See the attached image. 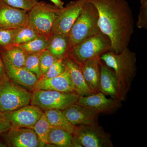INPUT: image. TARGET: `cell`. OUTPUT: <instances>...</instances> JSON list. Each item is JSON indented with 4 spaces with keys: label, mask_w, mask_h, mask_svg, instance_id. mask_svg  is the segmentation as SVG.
Here are the masks:
<instances>
[{
    "label": "cell",
    "mask_w": 147,
    "mask_h": 147,
    "mask_svg": "<svg viewBox=\"0 0 147 147\" xmlns=\"http://www.w3.org/2000/svg\"><path fill=\"white\" fill-rule=\"evenodd\" d=\"M45 116L51 127L60 129L73 134L75 126L65 117L62 111L57 110H45Z\"/></svg>",
    "instance_id": "44dd1931"
},
{
    "label": "cell",
    "mask_w": 147,
    "mask_h": 147,
    "mask_svg": "<svg viewBox=\"0 0 147 147\" xmlns=\"http://www.w3.org/2000/svg\"><path fill=\"white\" fill-rule=\"evenodd\" d=\"M51 128V127L44 113L33 129L37 135L39 147H44L48 145L47 137Z\"/></svg>",
    "instance_id": "d4e9b609"
},
{
    "label": "cell",
    "mask_w": 147,
    "mask_h": 147,
    "mask_svg": "<svg viewBox=\"0 0 147 147\" xmlns=\"http://www.w3.org/2000/svg\"><path fill=\"white\" fill-rule=\"evenodd\" d=\"M41 53L27 54L24 65L28 70L35 74L38 79L42 77L39 64V58Z\"/></svg>",
    "instance_id": "4316f807"
},
{
    "label": "cell",
    "mask_w": 147,
    "mask_h": 147,
    "mask_svg": "<svg viewBox=\"0 0 147 147\" xmlns=\"http://www.w3.org/2000/svg\"><path fill=\"white\" fill-rule=\"evenodd\" d=\"M48 38L45 35L39 34L30 42L18 45L27 54L40 53L47 49Z\"/></svg>",
    "instance_id": "cb8c5ba5"
},
{
    "label": "cell",
    "mask_w": 147,
    "mask_h": 147,
    "mask_svg": "<svg viewBox=\"0 0 147 147\" xmlns=\"http://www.w3.org/2000/svg\"><path fill=\"white\" fill-rule=\"evenodd\" d=\"M86 2V0H75L64 7L55 21L51 35H68Z\"/></svg>",
    "instance_id": "9c48e42d"
},
{
    "label": "cell",
    "mask_w": 147,
    "mask_h": 147,
    "mask_svg": "<svg viewBox=\"0 0 147 147\" xmlns=\"http://www.w3.org/2000/svg\"><path fill=\"white\" fill-rule=\"evenodd\" d=\"M2 57L12 65L24 67L27 54L19 45H13L7 49L0 50Z\"/></svg>",
    "instance_id": "603a6c76"
},
{
    "label": "cell",
    "mask_w": 147,
    "mask_h": 147,
    "mask_svg": "<svg viewBox=\"0 0 147 147\" xmlns=\"http://www.w3.org/2000/svg\"><path fill=\"white\" fill-rule=\"evenodd\" d=\"M0 1L12 7L28 11L38 2V0H0Z\"/></svg>",
    "instance_id": "4dcf8cb0"
},
{
    "label": "cell",
    "mask_w": 147,
    "mask_h": 147,
    "mask_svg": "<svg viewBox=\"0 0 147 147\" xmlns=\"http://www.w3.org/2000/svg\"><path fill=\"white\" fill-rule=\"evenodd\" d=\"M66 69V66L64 61V58L57 59L51 66L47 73L40 78L49 79L56 77L63 73Z\"/></svg>",
    "instance_id": "f1b7e54d"
},
{
    "label": "cell",
    "mask_w": 147,
    "mask_h": 147,
    "mask_svg": "<svg viewBox=\"0 0 147 147\" xmlns=\"http://www.w3.org/2000/svg\"><path fill=\"white\" fill-rule=\"evenodd\" d=\"M107 66L113 69L117 81L119 100H126L137 72V55L128 47L119 53L113 51L104 53L100 57Z\"/></svg>",
    "instance_id": "7a4b0ae2"
},
{
    "label": "cell",
    "mask_w": 147,
    "mask_h": 147,
    "mask_svg": "<svg viewBox=\"0 0 147 147\" xmlns=\"http://www.w3.org/2000/svg\"><path fill=\"white\" fill-rule=\"evenodd\" d=\"M54 3V5L57 6L58 8L62 9L64 7V3L61 0H50Z\"/></svg>",
    "instance_id": "e575fe53"
},
{
    "label": "cell",
    "mask_w": 147,
    "mask_h": 147,
    "mask_svg": "<svg viewBox=\"0 0 147 147\" xmlns=\"http://www.w3.org/2000/svg\"><path fill=\"white\" fill-rule=\"evenodd\" d=\"M43 113L38 106L28 105L14 111L3 114L10 123L11 127L34 129Z\"/></svg>",
    "instance_id": "30bf717a"
},
{
    "label": "cell",
    "mask_w": 147,
    "mask_h": 147,
    "mask_svg": "<svg viewBox=\"0 0 147 147\" xmlns=\"http://www.w3.org/2000/svg\"><path fill=\"white\" fill-rule=\"evenodd\" d=\"M69 44L68 35H53L48 38L46 50L57 59L64 58L68 52Z\"/></svg>",
    "instance_id": "ffe728a7"
},
{
    "label": "cell",
    "mask_w": 147,
    "mask_h": 147,
    "mask_svg": "<svg viewBox=\"0 0 147 147\" xmlns=\"http://www.w3.org/2000/svg\"><path fill=\"white\" fill-rule=\"evenodd\" d=\"M11 127L10 123L5 117L3 113H0V134L7 132Z\"/></svg>",
    "instance_id": "d6a6232c"
},
{
    "label": "cell",
    "mask_w": 147,
    "mask_h": 147,
    "mask_svg": "<svg viewBox=\"0 0 147 147\" xmlns=\"http://www.w3.org/2000/svg\"><path fill=\"white\" fill-rule=\"evenodd\" d=\"M34 88L36 90L76 93L67 67L65 71L59 76L49 79L40 78L38 79Z\"/></svg>",
    "instance_id": "9a60e30c"
},
{
    "label": "cell",
    "mask_w": 147,
    "mask_h": 147,
    "mask_svg": "<svg viewBox=\"0 0 147 147\" xmlns=\"http://www.w3.org/2000/svg\"><path fill=\"white\" fill-rule=\"evenodd\" d=\"M39 34L28 26L17 28L14 34L13 44L18 45L30 42Z\"/></svg>",
    "instance_id": "484cf974"
},
{
    "label": "cell",
    "mask_w": 147,
    "mask_h": 147,
    "mask_svg": "<svg viewBox=\"0 0 147 147\" xmlns=\"http://www.w3.org/2000/svg\"><path fill=\"white\" fill-rule=\"evenodd\" d=\"M74 139L73 134L68 131L53 128L50 129L48 137V144L54 145L57 147H72Z\"/></svg>",
    "instance_id": "7402d4cb"
},
{
    "label": "cell",
    "mask_w": 147,
    "mask_h": 147,
    "mask_svg": "<svg viewBox=\"0 0 147 147\" xmlns=\"http://www.w3.org/2000/svg\"><path fill=\"white\" fill-rule=\"evenodd\" d=\"M5 134V138L9 146L39 147L37 135L33 129L11 127Z\"/></svg>",
    "instance_id": "4fadbf2b"
},
{
    "label": "cell",
    "mask_w": 147,
    "mask_h": 147,
    "mask_svg": "<svg viewBox=\"0 0 147 147\" xmlns=\"http://www.w3.org/2000/svg\"><path fill=\"white\" fill-rule=\"evenodd\" d=\"M62 113L69 121L74 126L98 124V113L77 103L67 108L62 111Z\"/></svg>",
    "instance_id": "7c38bea8"
},
{
    "label": "cell",
    "mask_w": 147,
    "mask_h": 147,
    "mask_svg": "<svg viewBox=\"0 0 147 147\" xmlns=\"http://www.w3.org/2000/svg\"><path fill=\"white\" fill-rule=\"evenodd\" d=\"M100 57L96 56L90 58L80 66L86 83L94 93L100 92Z\"/></svg>",
    "instance_id": "e0dca14e"
},
{
    "label": "cell",
    "mask_w": 147,
    "mask_h": 147,
    "mask_svg": "<svg viewBox=\"0 0 147 147\" xmlns=\"http://www.w3.org/2000/svg\"><path fill=\"white\" fill-rule=\"evenodd\" d=\"M57 58L51 55L47 50L42 51L39 58L40 68L42 76L47 73L51 66Z\"/></svg>",
    "instance_id": "f546056e"
},
{
    "label": "cell",
    "mask_w": 147,
    "mask_h": 147,
    "mask_svg": "<svg viewBox=\"0 0 147 147\" xmlns=\"http://www.w3.org/2000/svg\"><path fill=\"white\" fill-rule=\"evenodd\" d=\"M2 59L6 73L9 79L12 82L24 86L34 88L38 81V79L35 74L29 71L24 66H14L5 59L3 57Z\"/></svg>",
    "instance_id": "2e32d148"
},
{
    "label": "cell",
    "mask_w": 147,
    "mask_h": 147,
    "mask_svg": "<svg viewBox=\"0 0 147 147\" xmlns=\"http://www.w3.org/2000/svg\"><path fill=\"white\" fill-rule=\"evenodd\" d=\"M61 9L54 5L38 1L28 11V26L33 29L38 34L49 38Z\"/></svg>",
    "instance_id": "5b68a950"
},
{
    "label": "cell",
    "mask_w": 147,
    "mask_h": 147,
    "mask_svg": "<svg viewBox=\"0 0 147 147\" xmlns=\"http://www.w3.org/2000/svg\"><path fill=\"white\" fill-rule=\"evenodd\" d=\"M140 11L137 26L138 28L147 29V0H140Z\"/></svg>",
    "instance_id": "1f68e13d"
},
{
    "label": "cell",
    "mask_w": 147,
    "mask_h": 147,
    "mask_svg": "<svg viewBox=\"0 0 147 147\" xmlns=\"http://www.w3.org/2000/svg\"><path fill=\"white\" fill-rule=\"evenodd\" d=\"M64 61L75 92L79 96H86L94 93L86 83L80 66L67 57L64 58Z\"/></svg>",
    "instance_id": "ac0fdd59"
},
{
    "label": "cell",
    "mask_w": 147,
    "mask_h": 147,
    "mask_svg": "<svg viewBox=\"0 0 147 147\" xmlns=\"http://www.w3.org/2000/svg\"><path fill=\"white\" fill-rule=\"evenodd\" d=\"M0 113H1V111H0Z\"/></svg>",
    "instance_id": "8d00e7d4"
},
{
    "label": "cell",
    "mask_w": 147,
    "mask_h": 147,
    "mask_svg": "<svg viewBox=\"0 0 147 147\" xmlns=\"http://www.w3.org/2000/svg\"><path fill=\"white\" fill-rule=\"evenodd\" d=\"M98 21L97 9L91 3L86 1L69 33L68 50L89 37L100 32Z\"/></svg>",
    "instance_id": "3957f363"
},
{
    "label": "cell",
    "mask_w": 147,
    "mask_h": 147,
    "mask_svg": "<svg viewBox=\"0 0 147 147\" xmlns=\"http://www.w3.org/2000/svg\"><path fill=\"white\" fill-rule=\"evenodd\" d=\"M8 78V76L6 73L2 57L0 53V82Z\"/></svg>",
    "instance_id": "836d02e7"
},
{
    "label": "cell",
    "mask_w": 147,
    "mask_h": 147,
    "mask_svg": "<svg viewBox=\"0 0 147 147\" xmlns=\"http://www.w3.org/2000/svg\"><path fill=\"white\" fill-rule=\"evenodd\" d=\"M7 147V145L4 143H3L0 140V147Z\"/></svg>",
    "instance_id": "d590c367"
},
{
    "label": "cell",
    "mask_w": 147,
    "mask_h": 147,
    "mask_svg": "<svg viewBox=\"0 0 147 147\" xmlns=\"http://www.w3.org/2000/svg\"><path fill=\"white\" fill-rule=\"evenodd\" d=\"M97 9L100 31L108 36L112 51L127 47L134 33L133 13L126 0H86Z\"/></svg>",
    "instance_id": "6da1fadb"
},
{
    "label": "cell",
    "mask_w": 147,
    "mask_h": 147,
    "mask_svg": "<svg viewBox=\"0 0 147 147\" xmlns=\"http://www.w3.org/2000/svg\"><path fill=\"white\" fill-rule=\"evenodd\" d=\"M99 92L111 98L118 99L117 81L115 72L100 61Z\"/></svg>",
    "instance_id": "d6986e66"
},
{
    "label": "cell",
    "mask_w": 147,
    "mask_h": 147,
    "mask_svg": "<svg viewBox=\"0 0 147 147\" xmlns=\"http://www.w3.org/2000/svg\"><path fill=\"white\" fill-rule=\"evenodd\" d=\"M118 99L108 98L100 92L79 96L76 103L94 110L98 114L113 113L121 106Z\"/></svg>",
    "instance_id": "8fae6325"
},
{
    "label": "cell",
    "mask_w": 147,
    "mask_h": 147,
    "mask_svg": "<svg viewBox=\"0 0 147 147\" xmlns=\"http://www.w3.org/2000/svg\"><path fill=\"white\" fill-rule=\"evenodd\" d=\"M16 28H0V50H3L14 45V34Z\"/></svg>",
    "instance_id": "83f0119b"
},
{
    "label": "cell",
    "mask_w": 147,
    "mask_h": 147,
    "mask_svg": "<svg viewBox=\"0 0 147 147\" xmlns=\"http://www.w3.org/2000/svg\"><path fill=\"white\" fill-rule=\"evenodd\" d=\"M110 50L112 51L110 39L100 32L89 37L69 50L65 57L80 66L89 59L100 56Z\"/></svg>",
    "instance_id": "277c9868"
},
{
    "label": "cell",
    "mask_w": 147,
    "mask_h": 147,
    "mask_svg": "<svg viewBox=\"0 0 147 147\" xmlns=\"http://www.w3.org/2000/svg\"><path fill=\"white\" fill-rule=\"evenodd\" d=\"M79 96L76 93L36 90L32 94L31 104L41 110H65L75 104Z\"/></svg>",
    "instance_id": "8992f818"
},
{
    "label": "cell",
    "mask_w": 147,
    "mask_h": 147,
    "mask_svg": "<svg viewBox=\"0 0 147 147\" xmlns=\"http://www.w3.org/2000/svg\"><path fill=\"white\" fill-rule=\"evenodd\" d=\"M32 94L9 79L0 82V111L11 112L29 105Z\"/></svg>",
    "instance_id": "52a82bcc"
},
{
    "label": "cell",
    "mask_w": 147,
    "mask_h": 147,
    "mask_svg": "<svg viewBox=\"0 0 147 147\" xmlns=\"http://www.w3.org/2000/svg\"><path fill=\"white\" fill-rule=\"evenodd\" d=\"M74 139L82 147H113L110 134L98 124L75 126Z\"/></svg>",
    "instance_id": "ba28073f"
},
{
    "label": "cell",
    "mask_w": 147,
    "mask_h": 147,
    "mask_svg": "<svg viewBox=\"0 0 147 147\" xmlns=\"http://www.w3.org/2000/svg\"><path fill=\"white\" fill-rule=\"evenodd\" d=\"M28 11L0 1V28H17L28 26Z\"/></svg>",
    "instance_id": "5bb4252c"
}]
</instances>
